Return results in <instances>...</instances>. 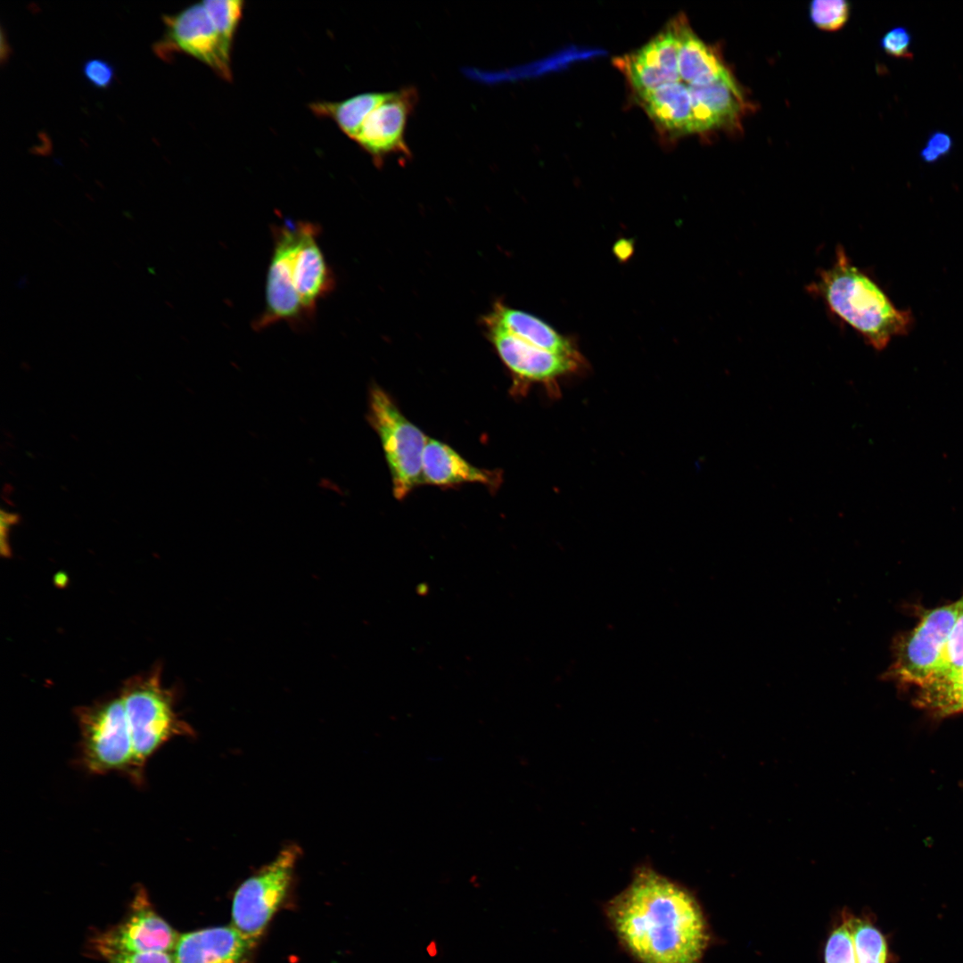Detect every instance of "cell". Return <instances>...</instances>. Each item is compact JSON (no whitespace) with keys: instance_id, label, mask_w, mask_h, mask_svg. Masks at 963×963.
Wrapping results in <instances>:
<instances>
[{"instance_id":"obj_1","label":"cell","mask_w":963,"mask_h":963,"mask_svg":"<svg viewBox=\"0 0 963 963\" xmlns=\"http://www.w3.org/2000/svg\"><path fill=\"white\" fill-rule=\"evenodd\" d=\"M621 940L643 963H698L707 942L704 918L692 895L648 867L608 906Z\"/></svg>"},{"instance_id":"obj_2","label":"cell","mask_w":963,"mask_h":963,"mask_svg":"<svg viewBox=\"0 0 963 963\" xmlns=\"http://www.w3.org/2000/svg\"><path fill=\"white\" fill-rule=\"evenodd\" d=\"M806 291L819 298L828 311L855 330L876 350H883L895 336L905 335L914 318L897 309L880 286L855 266L842 245L833 264L820 268Z\"/></svg>"},{"instance_id":"obj_3","label":"cell","mask_w":963,"mask_h":963,"mask_svg":"<svg viewBox=\"0 0 963 963\" xmlns=\"http://www.w3.org/2000/svg\"><path fill=\"white\" fill-rule=\"evenodd\" d=\"M82 764L95 774L122 772L141 785L138 765L122 700L113 696L78 708Z\"/></svg>"},{"instance_id":"obj_4","label":"cell","mask_w":963,"mask_h":963,"mask_svg":"<svg viewBox=\"0 0 963 963\" xmlns=\"http://www.w3.org/2000/svg\"><path fill=\"white\" fill-rule=\"evenodd\" d=\"M161 669L129 678L119 696L127 714L138 765L144 770L148 759L166 742L177 736L192 734L191 728L178 718L171 689L161 682Z\"/></svg>"},{"instance_id":"obj_5","label":"cell","mask_w":963,"mask_h":963,"mask_svg":"<svg viewBox=\"0 0 963 963\" xmlns=\"http://www.w3.org/2000/svg\"><path fill=\"white\" fill-rule=\"evenodd\" d=\"M368 421L376 432L391 475L397 499L423 484V455L428 437L412 424L383 389L369 392Z\"/></svg>"},{"instance_id":"obj_6","label":"cell","mask_w":963,"mask_h":963,"mask_svg":"<svg viewBox=\"0 0 963 963\" xmlns=\"http://www.w3.org/2000/svg\"><path fill=\"white\" fill-rule=\"evenodd\" d=\"M300 848L286 846L268 864L237 888L232 901V926L257 942L290 888Z\"/></svg>"},{"instance_id":"obj_7","label":"cell","mask_w":963,"mask_h":963,"mask_svg":"<svg viewBox=\"0 0 963 963\" xmlns=\"http://www.w3.org/2000/svg\"><path fill=\"white\" fill-rule=\"evenodd\" d=\"M960 610V600L925 613L918 626L896 646L886 677L918 687L935 671Z\"/></svg>"},{"instance_id":"obj_8","label":"cell","mask_w":963,"mask_h":963,"mask_svg":"<svg viewBox=\"0 0 963 963\" xmlns=\"http://www.w3.org/2000/svg\"><path fill=\"white\" fill-rule=\"evenodd\" d=\"M272 231L274 243L266 277L265 306L254 321L253 328L259 331L278 322L300 328L311 319L300 303L292 277L296 224L291 226L285 222L274 226Z\"/></svg>"},{"instance_id":"obj_9","label":"cell","mask_w":963,"mask_h":963,"mask_svg":"<svg viewBox=\"0 0 963 963\" xmlns=\"http://www.w3.org/2000/svg\"><path fill=\"white\" fill-rule=\"evenodd\" d=\"M166 33L157 45V54L184 52L211 68L219 77L230 80V51L223 45L202 2L192 4L172 16H165Z\"/></svg>"},{"instance_id":"obj_10","label":"cell","mask_w":963,"mask_h":963,"mask_svg":"<svg viewBox=\"0 0 963 963\" xmlns=\"http://www.w3.org/2000/svg\"><path fill=\"white\" fill-rule=\"evenodd\" d=\"M179 935L152 909L145 892L140 890L129 915L119 925L99 934L94 942L103 958L126 952H173Z\"/></svg>"},{"instance_id":"obj_11","label":"cell","mask_w":963,"mask_h":963,"mask_svg":"<svg viewBox=\"0 0 963 963\" xmlns=\"http://www.w3.org/2000/svg\"><path fill=\"white\" fill-rule=\"evenodd\" d=\"M491 343L503 363L520 383H542L551 394L560 391L557 380L579 369L581 356L552 353L534 347L501 330L487 327Z\"/></svg>"},{"instance_id":"obj_12","label":"cell","mask_w":963,"mask_h":963,"mask_svg":"<svg viewBox=\"0 0 963 963\" xmlns=\"http://www.w3.org/2000/svg\"><path fill=\"white\" fill-rule=\"evenodd\" d=\"M417 99V91L413 86L392 91L390 97L367 116L353 138L377 166L391 154L410 155L404 136L407 118Z\"/></svg>"},{"instance_id":"obj_13","label":"cell","mask_w":963,"mask_h":963,"mask_svg":"<svg viewBox=\"0 0 963 963\" xmlns=\"http://www.w3.org/2000/svg\"><path fill=\"white\" fill-rule=\"evenodd\" d=\"M296 240L292 256L293 287L312 320L317 302L335 286V278L317 243L320 227L309 221L296 223Z\"/></svg>"},{"instance_id":"obj_14","label":"cell","mask_w":963,"mask_h":963,"mask_svg":"<svg viewBox=\"0 0 963 963\" xmlns=\"http://www.w3.org/2000/svg\"><path fill=\"white\" fill-rule=\"evenodd\" d=\"M695 133L738 129L748 109L743 91L732 73L702 86L689 85Z\"/></svg>"},{"instance_id":"obj_15","label":"cell","mask_w":963,"mask_h":963,"mask_svg":"<svg viewBox=\"0 0 963 963\" xmlns=\"http://www.w3.org/2000/svg\"><path fill=\"white\" fill-rule=\"evenodd\" d=\"M256 942L234 926H215L179 935L176 963H248Z\"/></svg>"},{"instance_id":"obj_16","label":"cell","mask_w":963,"mask_h":963,"mask_svg":"<svg viewBox=\"0 0 963 963\" xmlns=\"http://www.w3.org/2000/svg\"><path fill=\"white\" fill-rule=\"evenodd\" d=\"M423 484L454 486L463 483H481L496 491L501 482L499 471L478 468L449 445L428 438L423 455Z\"/></svg>"},{"instance_id":"obj_17","label":"cell","mask_w":963,"mask_h":963,"mask_svg":"<svg viewBox=\"0 0 963 963\" xmlns=\"http://www.w3.org/2000/svg\"><path fill=\"white\" fill-rule=\"evenodd\" d=\"M688 87L689 85L679 77L636 97L663 130L672 136L693 134L694 114Z\"/></svg>"},{"instance_id":"obj_18","label":"cell","mask_w":963,"mask_h":963,"mask_svg":"<svg viewBox=\"0 0 963 963\" xmlns=\"http://www.w3.org/2000/svg\"><path fill=\"white\" fill-rule=\"evenodd\" d=\"M486 327L501 330L539 349L566 356L580 355L572 343L541 319L501 302L484 317Z\"/></svg>"},{"instance_id":"obj_19","label":"cell","mask_w":963,"mask_h":963,"mask_svg":"<svg viewBox=\"0 0 963 963\" xmlns=\"http://www.w3.org/2000/svg\"><path fill=\"white\" fill-rule=\"evenodd\" d=\"M675 19L679 39L678 70L683 81L702 86L731 74L717 51L700 39L684 15Z\"/></svg>"},{"instance_id":"obj_20","label":"cell","mask_w":963,"mask_h":963,"mask_svg":"<svg viewBox=\"0 0 963 963\" xmlns=\"http://www.w3.org/2000/svg\"><path fill=\"white\" fill-rule=\"evenodd\" d=\"M391 94L364 93L340 102L312 103L309 108L316 115L333 119L345 135L353 139L367 116Z\"/></svg>"},{"instance_id":"obj_21","label":"cell","mask_w":963,"mask_h":963,"mask_svg":"<svg viewBox=\"0 0 963 963\" xmlns=\"http://www.w3.org/2000/svg\"><path fill=\"white\" fill-rule=\"evenodd\" d=\"M919 688L918 700L922 706L942 715L963 712V669L949 679Z\"/></svg>"},{"instance_id":"obj_22","label":"cell","mask_w":963,"mask_h":963,"mask_svg":"<svg viewBox=\"0 0 963 963\" xmlns=\"http://www.w3.org/2000/svg\"><path fill=\"white\" fill-rule=\"evenodd\" d=\"M850 922L858 963H888L889 948L882 932L868 919L850 916Z\"/></svg>"},{"instance_id":"obj_23","label":"cell","mask_w":963,"mask_h":963,"mask_svg":"<svg viewBox=\"0 0 963 963\" xmlns=\"http://www.w3.org/2000/svg\"><path fill=\"white\" fill-rule=\"evenodd\" d=\"M225 47L231 52L233 39L241 21L243 1L205 0L202 1Z\"/></svg>"},{"instance_id":"obj_24","label":"cell","mask_w":963,"mask_h":963,"mask_svg":"<svg viewBox=\"0 0 963 963\" xmlns=\"http://www.w3.org/2000/svg\"><path fill=\"white\" fill-rule=\"evenodd\" d=\"M963 669V597L957 620L946 641L940 663L926 683L946 679ZM925 684V685H926ZM924 686V685H923Z\"/></svg>"},{"instance_id":"obj_25","label":"cell","mask_w":963,"mask_h":963,"mask_svg":"<svg viewBox=\"0 0 963 963\" xmlns=\"http://www.w3.org/2000/svg\"><path fill=\"white\" fill-rule=\"evenodd\" d=\"M850 9L844 0H815L809 6L810 19L817 28L835 31L846 23Z\"/></svg>"},{"instance_id":"obj_26","label":"cell","mask_w":963,"mask_h":963,"mask_svg":"<svg viewBox=\"0 0 963 963\" xmlns=\"http://www.w3.org/2000/svg\"><path fill=\"white\" fill-rule=\"evenodd\" d=\"M825 963H858L850 915L835 928L825 946Z\"/></svg>"},{"instance_id":"obj_27","label":"cell","mask_w":963,"mask_h":963,"mask_svg":"<svg viewBox=\"0 0 963 963\" xmlns=\"http://www.w3.org/2000/svg\"><path fill=\"white\" fill-rule=\"evenodd\" d=\"M912 37L907 28L898 26L888 30L880 39V46L885 54L898 59H912L910 50Z\"/></svg>"},{"instance_id":"obj_28","label":"cell","mask_w":963,"mask_h":963,"mask_svg":"<svg viewBox=\"0 0 963 963\" xmlns=\"http://www.w3.org/2000/svg\"><path fill=\"white\" fill-rule=\"evenodd\" d=\"M85 78L95 87L107 89L114 80V67L102 58H91L82 67Z\"/></svg>"},{"instance_id":"obj_29","label":"cell","mask_w":963,"mask_h":963,"mask_svg":"<svg viewBox=\"0 0 963 963\" xmlns=\"http://www.w3.org/2000/svg\"><path fill=\"white\" fill-rule=\"evenodd\" d=\"M103 959L108 963H176L173 953L168 951L115 953Z\"/></svg>"},{"instance_id":"obj_30","label":"cell","mask_w":963,"mask_h":963,"mask_svg":"<svg viewBox=\"0 0 963 963\" xmlns=\"http://www.w3.org/2000/svg\"><path fill=\"white\" fill-rule=\"evenodd\" d=\"M926 145L932 147L941 155V157H944L951 152L953 147V141L951 136L947 133L935 131L929 136Z\"/></svg>"},{"instance_id":"obj_31","label":"cell","mask_w":963,"mask_h":963,"mask_svg":"<svg viewBox=\"0 0 963 963\" xmlns=\"http://www.w3.org/2000/svg\"><path fill=\"white\" fill-rule=\"evenodd\" d=\"M920 157L922 160L927 164H934L942 158L936 151L928 145L922 148L920 151Z\"/></svg>"}]
</instances>
